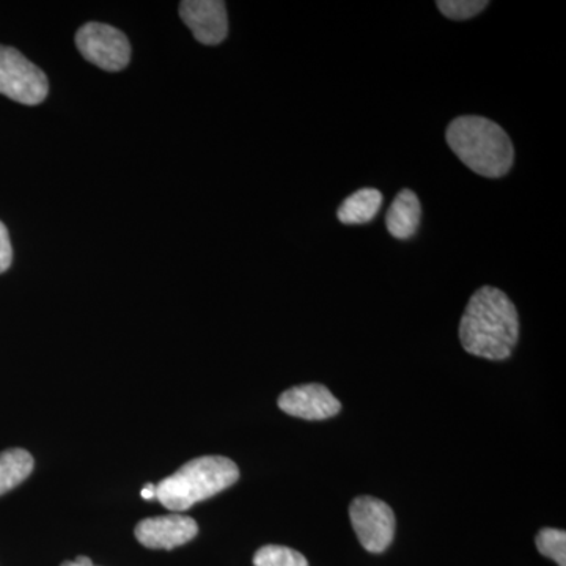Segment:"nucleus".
<instances>
[{"label": "nucleus", "mask_w": 566, "mask_h": 566, "mask_svg": "<svg viewBox=\"0 0 566 566\" xmlns=\"http://www.w3.org/2000/svg\"><path fill=\"white\" fill-rule=\"evenodd\" d=\"M137 542L148 549H175L186 545L199 534V526L189 516L167 515L148 517L137 524Z\"/></svg>", "instance_id": "obj_7"}, {"label": "nucleus", "mask_w": 566, "mask_h": 566, "mask_svg": "<svg viewBox=\"0 0 566 566\" xmlns=\"http://www.w3.org/2000/svg\"><path fill=\"white\" fill-rule=\"evenodd\" d=\"M279 408L285 415L304 420H326L340 412L342 403L323 385L292 387L279 397Z\"/></svg>", "instance_id": "obj_9"}, {"label": "nucleus", "mask_w": 566, "mask_h": 566, "mask_svg": "<svg viewBox=\"0 0 566 566\" xmlns=\"http://www.w3.org/2000/svg\"><path fill=\"white\" fill-rule=\"evenodd\" d=\"M349 517L360 545L368 553H385L395 536V515L386 502L371 495L354 499Z\"/></svg>", "instance_id": "obj_6"}, {"label": "nucleus", "mask_w": 566, "mask_h": 566, "mask_svg": "<svg viewBox=\"0 0 566 566\" xmlns=\"http://www.w3.org/2000/svg\"><path fill=\"white\" fill-rule=\"evenodd\" d=\"M140 495L145 501H156V485L147 483V485L142 488Z\"/></svg>", "instance_id": "obj_17"}, {"label": "nucleus", "mask_w": 566, "mask_h": 566, "mask_svg": "<svg viewBox=\"0 0 566 566\" xmlns=\"http://www.w3.org/2000/svg\"><path fill=\"white\" fill-rule=\"evenodd\" d=\"M61 566H95V565H93V562L91 560V558L85 557V556H80L76 558V560L63 562V564Z\"/></svg>", "instance_id": "obj_18"}, {"label": "nucleus", "mask_w": 566, "mask_h": 566, "mask_svg": "<svg viewBox=\"0 0 566 566\" xmlns=\"http://www.w3.org/2000/svg\"><path fill=\"white\" fill-rule=\"evenodd\" d=\"M180 17L197 41L208 46L222 43L229 33V17L221 0H185Z\"/></svg>", "instance_id": "obj_8"}, {"label": "nucleus", "mask_w": 566, "mask_h": 566, "mask_svg": "<svg viewBox=\"0 0 566 566\" xmlns=\"http://www.w3.org/2000/svg\"><path fill=\"white\" fill-rule=\"evenodd\" d=\"M46 74L13 48L0 46V93L13 102L36 106L46 99Z\"/></svg>", "instance_id": "obj_4"}, {"label": "nucleus", "mask_w": 566, "mask_h": 566, "mask_svg": "<svg viewBox=\"0 0 566 566\" xmlns=\"http://www.w3.org/2000/svg\"><path fill=\"white\" fill-rule=\"evenodd\" d=\"M520 338V316L515 304L494 286L472 294L460 323V340L472 356L504 360L512 356Z\"/></svg>", "instance_id": "obj_1"}, {"label": "nucleus", "mask_w": 566, "mask_h": 566, "mask_svg": "<svg viewBox=\"0 0 566 566\" xmlns=\"http://www.w3.org/2000/svg\"><path fill=\"white\" fill-rule=\"evenodd\" d=\"M382 193L378 189L364 188L354 192L337 211L338 221L346 226H357L374 221L381 210Z\"/></svg>", "instance_id": "obj_11"}, {"label": "nucleus", "mask_w": 566, "mask_h": 566, "mask_svg": "<svg viewBox=\"0 0 566 566\" xmlns=\"http://www.w3.org/2000/svg\"><path fill=\"white\" fill-rule=\"evenodd\" d=\"M439 11L453 21L471 20L490 6L486 0H438Z\"/></svg>", "instance_id": "obj_15"}, {"label": "nucleus", "mask_w": 566, "mask_h": 566, "mask_svg": "<svg viewBox=\"0 0 566 566\" xmlns=\"http://www.w3.org/2000/svg\"><path fill=\"white\" fill-rule=\"evenodd\" d=\"M238 479L240 469L229 458H196L156 485V501L172 512H186L233 486Z\"/></svg>", "instance_id": "obj_3"}, {"label": "nucleus", "mask_w": 566, "mask_h": 566, "mask_svg": "<svg viewBox=\"0 0 566 566\" xmlns=\"http://www.w3.org/2000/svg\"><path fill=\"white\" fill-rule=\"evenodd\" d=\"M81 54L106 71H122L132 61V46L125 33L102 22H88L76 33Z\"/></svg>", "instance_id": "obj_5"}, {"label": "nucleus", "mask_w": 566, "mask_h": 566, "mask_svg": "<svg viewBox=\"0 0 566 566\" xmlns=\"http://www.w3.org/2000/svg\"><path fill=\"white\" fill-rule=\"evenodd\" d=\"M420 219H422V205L415 192L403 189L398 192L387 211V230L397 240H409L419 229Z\"/></svg>", "instance_id": "obj_10"}, {"label": "nucleus", "mask_w": 566, "mask_h": 566, "mask_svg": "<svg viewBox=\"0 0 566 566\" xmlns=\"http://www.w3.org/2000/svg\"><path fill=\"white\" fill-rule=\"evenodd\" d=\"M255 566H308L307 558L286 546H263L253 556Z\"/></svg>", "instance_id": "obj_13"}, {"label": "nucleus", "mask_w": 566, "mask_h": 566, "mask_svg": "<svg viewBox=\"0 0 566 566\" xmlns=\"http://www.w3.org/2000/svg\"><path fill=\"white\" fill-rule=\"evenodd\" d=\"M33 457L24 449H9L0 453V495L10 493L31 476Z\"/></svg>", "instance_id": "obj_12"}, {"label": "nucleus", "mask_w": 566, "mask_h": 566, "mask_svg": "<svg viewBox=\"0 0 566 566\" xmlns=\"http://www.w3.org/2000/svg\"><path fill=\"white\" fill-rule=\"evenodd\" d=\"M446 139L460 161L482 177H504L515 161L509 134L488 118L458 117L447 128Z\"/></svg>", "instance_id": "obj_2"}, {"label": "nucleus", "mask_w": 566, "mask_h": 566, "mask_svg": "<svg viewBox=\"0 0 566 566\" xmlns=\"http://www.w3.org/2000/svg\"><path fill=\"white\" fill-rule=\"evenodd\" d=\"M11 262H13V248H11L9 230L0 222V274L9 270Z\"/></svg>", "instance_id": "obj_16"}, {"label": "nucleus", "mask_w": 566, "mask_h": 566, "mask_svg": "<svg viewBox=\"0 0 566 566\" xmlns=\"http://www.w3.org/2000/svg\"><path fill=\"white\" fill-rule=\"evenodd\" d=\"M536 547L543 556L553 558L558 566H566V534L560 528H542L536 535Z\"/></svg>", "instance_id": "obj_14"}]
</instances>
